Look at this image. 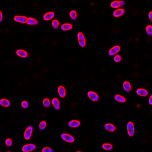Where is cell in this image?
<instances>
[{
    "label": "cell",
    "instance_id": "obj_1",
    "mask_svg": "<svg viewBox=\"0 0 152 152\" xmlns=\"http://www.w3.org/2000/svg\"><path fill=\"white\" fill-rule=\"evenodd\" d=\"M77 38L80 45L82 47H84L86 45V41L84 35L82 32L78 33L77 34Z\"/></svg>",
    "mask_w": 152,
    "mask_h": 152
},
{
    "label": "cell",
    "instance_id": "obj_2",
    "mask_svg": "<svg viewBox=\"0 0 152 152\" xmlns=\"http://www.w3.org/2000/svg\"><path fill=\"white\" fill-rule=\"evenodd\" d=\"M127 130L128 135L132 136L135 133L134 126L133 123L132 122H129L127 124Z\"/></svg>",
    "mask_w": 152,
    "mask_h": 152
},
{
    "label": "cell",
    "instance_id": "obj_3",
    "mask_svg": "<svg viewBox=\"0 0 152 152\" xmlns=\"http://www.w3.org/2000/svg\"><path fill=\"white\" fill-rule=\"evenodd\" d=\"M61 137L63 140L69 143H72L74 141V138L71 135L67 133H62Z\"/></svg>",
    "mask_w": 152,
    "mask_h": 152
},
{
    "label": "cell",
    "instance_id": "obj_4",
    "mask_svg": "<svg viewBox=\"0 0 152 152\" xmlns=\"http://www.w3.org/2000/svg\"><path fill=\"white\" fill-rule=\"evenodd\" d=\"M36 148V145L32 144H29L25 145L23 146L22 151L24 152H30L34 150Z\"/></svg>",
    "mask_w": 152,
    "mask_h": 152
},
{
    "label": "cell",
    "instance_id": "obj_5",
    "mask_svg": "<svg viewBox=\"0 0 152 152\" xmlns=\"http://www.w3.org/2000/svg\"><path fill=\"white\" fill-rule=\"evenodd\" d=\"M33 131V128L31 126L28 127L26 128L24 133V137L25 139L29 140L31 138Z\"/></svg>",
    "mask_w": 152,
    "mask_h": 152
},
{
    "label": "cell",
    "instance_id": "obj_6",
    "mask_svg": "<svg viewBox=\"0 0 152 152\" xmlns=\"http://www.w3.org/2000/svg\"><path fill=\"white\" fill-rule=\"evenodd\" d=\"M88 96L89 98L94 102H97L99 99V96L96 92L93 91H89L88 93Z\"/></svg>",
    "mask_w": 152,
    "mask_h": 152
},
{
    "label": "cell",
    "instance_id": "obj_7",
    "mask_svg": "<svg viewBox=\"0 0 152 152\" xmlns=\"http://www.w3.org/2000/svg\"><path fill=\"white\" fill-rule=\"evenodd\" d=\"M120 47L119 46H115L112 48L108 52V54L110 56H113L117 53L120 50Z\"/></svg>",
    "mask_w": 152,
    "mask_h": 152
},
{
    "label": "cell",
    "instance_id": "obj_8",
    "mask_svg": "<svg viewBox=\"0 0 152 152\" xmlns=\"http://www.w3.org/2000/svg\"><path fill=\"white\" fill-rule=\"evenodd\" d=\"M14 20L15 21L17 22L24 23L26 22L27 18L24 16L16 15L15 16V17H14Z\"/></svg>",
    "mask_w": 152,
    "mask_h": 152
},
{
    "label": "cell",
    "instance_id": "obj_9",
    "mask_svg": "<svg viewBox=\"0 0 152 152\" xmlns=\"http://www.w3.org/2000/svg\"><path fill=\"white\" fill-rule=\"evenodd\" d=\"M125 13V10L123 8H119L115 10L113 13L114 16L115 17H120L123 15Z\"/></svg>",
    "mask_w": 152,
    "mask_h": 152
},
{
    "label": "cell",
    "instance_id": "obj_10",
    "mask_svg": "<svg viewBox=\"0 0 152 152\" xmlns=\"http://www.w3.org/2000/svg\"><path fill=\"white\" fill-rule=\"evenodd\" d=\"M136 93L138 95L142 97H146L148 94V92L145 89L139 88L136 90Z\"/></svg>",
    "mask_w": 152,
    "mask_h": 152
},
{
    "label": "cell",
    "instance_id": "obj_11",
    "mask_svg": "<svg viewBox=\"0 0 152 152\" xmlns=\"http://www.w3.org/2000/svg\"><path fill=\"white\" fill-rule=\"evenodd\" d=\"M80 125V122L78 120H71L68 123V125L70 127L72 128H76L79 127Z\"/></svg>",
    "mask_w": 152,
    "mask_h": 152
},
{
    "label": "cell",
    "instance_id": "obj_12",
    "mask_svg": "<svg viewBox=\"0 0 152 152\" xmlns=\"http://www.w3.org/2000/svg\"><path fill=\"white\" fill-rule=\"evenodd\" d=\"M58 92L60 97L64 98L65 97V89L64 86H59L58 88Z\"/></svg>",
    "mask_w": 152,
    "mask_h": 152
},
{
    "label": "cell",
    "instance_id": "obj_13",
    "mask_svg": "<svg viewBox=\"0 0 152 152\" xmlns=\"http://www.w3.org/2000/svg\"><path fill=\"white\" fill-rule=\"evenodd\" d=\"M124 89L127 92H129L131 90L132 87L130 83L128 81H125L123 84Z\"/></svg>",
    "mask_w": 152,
    "mask_h": 152
},
{
    "label": "cell",
    "instance_id": "obj_14",
    "mask_svg": "<svg viewBox=\"0 0 152 152\" xmlns=\"http://www.w3.org/2000/svg\"><path fill=\"white\" fill-rule=\"evenodd\" d=\"M54 16V13L53 12H49L46 13L43 16L44 19L46 21H48L52 19L53 18Z\"/></svg>",
    "mask_w": 152,
    "mask_h": 152
},
{
    "label": "cell",
    "instance_id": "obj_15",
    "mask_svg": "<svg viewBox=\"0 0 152 152\" xmlns=\"http://www.w3.org/2000/svg\"><path fill=\"white\" fill-rule=\"evenodd\" d=\"M16 53L19 56L23 58L26 57L28 56L27 52L25 51L22 49H18L16 52Z\"/></svg>",
    "mask_w": 152,
    "mask_h": 152
},
{
    "label": "cell",
    "instance_id": "obj_16",
    "mask_svg": "<svg viewBox=\"0 0 152 152\" xmlns=\"http://www.w3.org/2000/svg\"><path fill=\"white\" fill-rule=\"evenodd\" d=\"M105 128L106 130H108V131L113 132L115 130V127L113 125L111 124H106L105 125Z\"/></svg>",
    "mask_w": 152,
    "mask_h": 152
},
{
    "label": "cell",
    "instance_id": "obj_17",
    "mask_svg": "<svg viewBox=\"0 0 152 152\" xmlns=\"http://www.w3.org/2000/svg\"><path fill=\"white\" fill-rule=\"evenodd\" d=\"M52 103L56 110H59L60 108L59 101L57 98H53L52 100Z\"/></svg>",
    "mask_w": 152,
    "mask_h": 152
},
{
    "label": "cell",
    "instance_id": "obj_18",
    "mask_svg": "<svg viewBox=\"0 0 152 152\" xmlns=\"http://www.w3.org/2000/svg\"><path fill=\"white\" fill-rule=\"evenodd\" d=\"M26 23L28 24L29 25H36L38 24V21L37 20L31 17L27 18Z\"/></svg>",
    "mask_w": 152,
    "mask_h": 152
},
{
    "label": "cell",
    "instance_id": "obj_19",
    "mask_svg": "<svg viewBox=\"0 0 152 152\" xmlns=\"http://www.w3.org/2000/svg\"><path fill=\"white\" fill-rule=\"evenodd\" d=\"M72 26L69 23H65L62 25L61 29L63 31H66L70 30L72 29Z\"/></svg>",
    "mask_w": 152,
    "mask_h": 152
},
{
    "label": "cell",
    "instance_id": "obj_20",
    "mask_svg": "<svg viewBox=\"0 0 152 152\" xmlns=\"http://www.w3.org/2000/svg\"><path fill=\"white\" fill-rule=\"evenodd\" d=\"M114 99H115V100L118 102H120V103H124L126 100L124 97H123L120 96V95H118V94L115 95Z\"/></svg>",
    "mask_w": 152,
    "mask_h": 152
},
{
    "label": "cell",
    "instance_id": "obj_21",
    "mask_svg": "<svg viewBox=\"0 0 152 152\" xmlns=\"http://www.w3.org/2000/svg\"><path fill=\"white\" fill-rule=\"evenodd\" d=\"M0 104L3 107H7L10 106V103L9 101L7 99H3L0 100Z\"/></svg>",
    "mask_w": 152,
    "mask_h": 152
},
{
    "label": "cell",
    "instance_id": "obj_22",
    "mask_svg": "<svg viewBox=\"0 0 152 152\" xmlns=\"http://www.w3.org/2000/svg\"><path fill=\"white\" fill-rule=\"evenodd\" d=\"M102 147L103 149L107 151L111 150L113 148L112 145L110 143H104L102 145Z\"/></svg>",
    "mask_w": 152,
    "mask_h": 152
},
{
    "label": "cell",
    "instance_id": "obj_23",
    "mask_svg": "<svg viewBox=\"0 0 152 152\" xmlns=\"http://www.w3.org/2000/svg\"><path fill=\"white\" fill-rule=\"evenodd\" d=\"M110 6L112 8H118L120 7V2L118 0L114 1L111 3Z\"/></svg>",
    "mask_w": 152,
    "mask_h": 152
},
{
    "label": "cell",
    "instance_id": "obj_24",
    "mask_svg": "<svg viewBox=\"0 0 152 152\" xmlns=\"http://www.w3.org/2000/svg\"><path fill=\"white\" fill-rule=\"evenodd\" d=\"M70 16L71 19L73 20H75L77 17V13L75 10H72L70 12Z\"/></svg>",
    "mask_w": 152,
    "mask_h": 152
},
{
    "label": "cell",
    "instance_id": "obj_25",
    "mask_svg": "<svg viewBox=\"0 0 152 152\" xmlns=\"http://www.w3.org/2000/svg\"><path fill=\"white\" fill-rule=\"evenodd\" d=\"M43 105L46 108H48L50 105V101L48 99L45 98L43 101Z\"/></svg>",
    "mask_w": 152,
    "mask_h": 152
},
{
    "label": "cell",
    "instance_id": "obj_26",
    "mask_svg": "<svg viewBox=\"0 0 152 152\" xmlns=\"http://www.w3.org/2000/svg\"><path fill=\"white\" fill-rule=\"evenodd\" d=\"M52 24L54 29H57L59 26V22L57 20H53L52 22Z\"/></svg>",
    "mask_w": 152,
    "mask_h": 152
},
{
    "label": "cell",
    "instance_id": "obj_27",
    "mask_svg": "<svg viewBox=\"0 0 152 152\" xmlns=\"http://www.w3.org/2000/svg\"><path fill=\"white\" fill-rule=\"evenodd\" d=\"M146 33L149 36H151L152 34V27L151 25H148L146 28Z\"/></svg>",
    "mask_w": 152,
    "mask_h": 152
},
{
    "label": "cell",
    "instance_id": "obj_28",
    "mask_svg": "<svg viewBox=\"0 0 152 152\" xmlns=\"http://www.w3.org/2000/svg\"><path fill=\"white\" fill-rule=\"evenodd\" d=\"M46 126V123L44 121L41 122L39 125V128L40 130L44 129Z\"/></svg>",
    "mask_w": 152,
    "mask_h": 152
},
{
    "label": "cell",
    "instance_id": "obj_29",
    "mask_svg": "<svg viewBox=\"0 0 152 152\" xmlns=\"http://www.w3.org/2000/svg\"><path fill=\"white\" fill-rule=\"evenodd\" d=\"M114 60L116 62H119L121 60V57L120 55H117L115 56L114 58Z\"/></svg>",
    "mask_w": 152,
    "mask_h": 152
},
{
    "label": "cell",
    "instance_id": "obj_30",
    "mask_svg": "<svg viewBox=\"0 0 152 152\" xmlns=\"http://www.w3.org/2000/svg\"><path fill=\"white\" fill-rule=\"evenodd\" d=\"M5 144L7 146L9 147V146H11V145L12 144V141L10 138H8L5 140Z\"/></svg>",
    "mask_w": 152,
    "mask_h": 152
},
{
    "label": "cell",
    "instance_id": "obj_31",
    "mask_svg": "<svg viewBox=\"0 0 152 152\" xmlns=\"http://www.w3.org/2000/svg\"><path fill=\"white\" fill-rule=\"evenodd\" d=\"M22 107L24 108H27L28 106V104L26 101H23L21 104Z\"/></svg>",
    "mask_w": 152,
    "mask_h": 152
},
{
    "label": "cell",
    "instance_id": "obj_32",
    "mask_svg": "<svg viewBox=\"0 0 152 152\" xmlns=\"http://www.w3.org/2000/svg\"><path fill=\"white\" fill-rule=\"evenodd\" d=\"M42 152H52V149L51 148L49 147H45L42 149Z\"/></svg>",
    "mask_w": 152,
    "mask_h": 152
},
{
    "label": "cell",
    "instance_id": "obj_33",
    "mask_svg": "<svg viewBox=\"0 0 152 152\" xmlns=\"http://www.w3.org/2000/svg\"><path fill=\"white\" fill-rule=\"evenodd\" d=\"M148 17L151 22L152 21V12H150L148 14Z\"/></svg>",
    "mask_w": 152,
    "mask_h": 152
},
{
    "label": "cell",
    "instance_id": "obj_34",
    "mask_svg": "<svg viewBox=\"0 0 152 152\" xmlns=\"http://www.w3.org/2000/svg\"><path fill=\"white\" fill-rule=\"evenodd\" d=\"M119 2H120V7H123L125 5L124 2L123 1V0L119 1Z\"/></svg>",
    "mask_w": 152,
    "mask_h": 152
},
{
    "label": "cell",
    "instance_id": "obj_35",
    "mask_svg": "<svg viewBox=\"0 0 152 152\" xmlns=\"http://www.w3.org/2000/svg\"><path fill=\"white\" fill-rule=\"evenodd\" d=\"M149 103L150 105H151L152 104V96L151 95L149 97Z\"/></svg>",
    "mask_w": 152,
    "mask_h": 152
},
{
    "label": "cell",
    "instance_id": "obj_36",
    "mask_svg": "<svg viewBox=\"0 0 152 152\" xmlns=\"http://www.w3.org/2000/svg\"><path fill=\"white\" fill-rule=\"evenodd\" d=\"M0 21H1L2 20V12H0Z\"/></svg>",
    "mask_w": 152,
    "mask_h": 152
}]
</instances>
